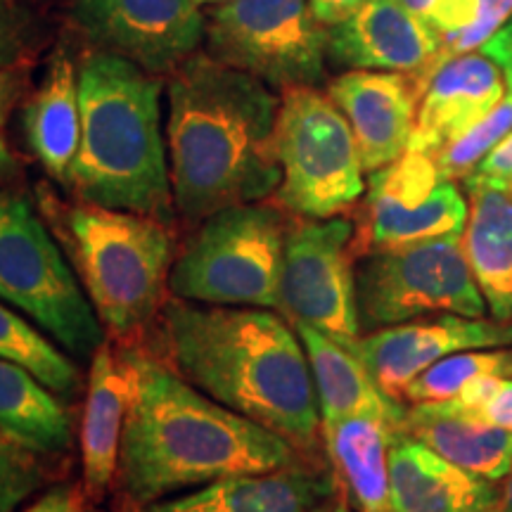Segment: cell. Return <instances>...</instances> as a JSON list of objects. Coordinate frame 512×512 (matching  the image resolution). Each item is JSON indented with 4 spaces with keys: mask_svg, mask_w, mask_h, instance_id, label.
Listing matches in <instances>:
<instances>
[{
    "mask_svg": "<svg viewBox=\"0 0 512 512\" xmlns=\"http://www.w3.org/2000/svg\"><path fill=\"white\" fill-rule=\"evenodd\" d=\"M0 427L41 456L69 451L74 418L34 373L0 356Z\"/></svg>",
    "mask_w": 512,
    "mask_h": 512,
    "instance_id": "26",
    "label": "cell"
},
{
    "mask_svg": "<svg viewBox=\"0 0 512 512\" xmlns=\"http://www.w3.org/2000/svg\"><path fill=\"white\" fill-rule=\"evenodd\" d=\"M131 382L124 361L107 344L91 356L86 411L81 422L83 486L95 501L102 498L119 472Z\"/></svg>",
    "mask_w": 512,
    "mask_h": 512,
    "instance_id": "21",
    "label": "cell"
},
{
    "mask_svg": "<svg viewBox=\"0 0 512 512\" xmlns=\"http://www.w3.org/2000/svg\"><path fill=\"white\" fill-rule=\"evenodd\" d=\"M337 494V475L292 463L271 472L216 479L192 494L143 505L140 512H323Z\"/></svg>",
    "mask_w": 512,
    "mask_h": 512,
    "instance_id": "17",
    "label": "cell"
},
{
    "mask_svg": "<svg viewBox=\"0 0 512 512\" xmlns=\"http://www.w3.org/2000/svg\"><path fill=\"white\" fill-rule=\"evenodd\" d=\"M465 181L496 185L512 195V131L486 155Z\"/></svg>",
    "mask_w": 512,
    "mask_h": 512,
    "instance_id": "35",
    "label": "cell"
},
{
    "mask_svg": "<svg viewBox=\"0 0 512 512\" xmlns=\"http://www.w3.org/2000/svg\"><path fill=\"white\" fill-rule=\"evenodd\" d=\"M399 427L387 420L347 418L323 427L332 467L356 512H392L389 491V441Z\"/></svg>",
    "mask_w": 512,
    "mask_h": 512,
    "instance_id": "25",
    "label": "cell"
},
{
    "mask_svg": "<svg viewBox=\"0 0 512 512\" xmlns=\"http://www.w3.org/2000/svg\"><path fill=\"white\" fill-rule=\"evenodd\" d=\"M166 100L171 190L183 219L204 221L278 190L280 98L271 86L209 53L190 55L171 72Z\"/></svg>",
    "mask_w": 512,
    "mask_h": 512,
    "instance_id": "1",
    "label": "cell"
},
{
    "mask_svg": "<svg viewBox=\"0 0 512 512\" xmlns=\"http://www.w3.org/2000/svg\"><path fill=\"white\" fill-rule=\"evenodd\" d=\"M64 226L83 290L102 325L128 335L155 316L174 256L164 221L79 204L64 211Z\"/></svg>",
    "mask_w": 512,
    "mask_h": 512,
    "instance_id": "5",
    "label": "cell"
},
{
    "mask_svg": "<svg viewBox=\"0 0 512 512\" xmlns=\"http://www.w3.org/2000/svg\"><path fill=\"white\" fill-rule=\"evenodd\" d=\"M209 55L271 88L316 86L325 79L328 27L309 0H226L209 12Z\"/></svg>",
    "mask_w": 512,
    "mask_h": 512,
    "instance_id": "10",
    "label": "cell"
},
{
    "mask_svg": "<svg viewBox=\"0 0 512 512\" xmlns=\"http://www.w3.org/2000/svg\"><path fill=\"white\" fill-rule=\"evenodd\" d=\"M41 458L0 427V512H17L41 489L48 477Z\"/></svg>",
    "mask_w": 512,
    "mask_h": 512,
    "instance_id": "30",
    "label": "cell"
},
{
    "mask_svg": "<svg viewBox=\"0 0 512 512\" xmlns=\"http://www.w3.org/2000/svg\"><path fill=\"white\" fill-rule=\"evenodd\" d=\"M280 207L302 219H332L366 195L363 164L347 117L316 86L285 88L278 126Z\"/></svg>",
    "mask_w": 512,
    "mask_h": 512,
    "instance_id": "8",
    "label": "cell"
},
{
    "mask_svg": "<svg viewBox=\"0 0 512 512\" xmlns=\"http://www.w3.org/2000/svg\"><path fill=\"white\" fill-rule=\"evenodd\" d=\"M0 299L69 354L88 358L105 344L98 313L46 223L27 197L3 188Z\"/></svg>",
    "mask_w": 512,
    "mask_h": 512,
    "instance_id": "7",
    "label": "cell"
},
{
    "mask_svg": "<svg viewBox=\"0 0 512 512\" xmlns=\"http://www.w3.org/2000/svg\"><path fill=\"white\" fill-rule=\"evenodd\" d=\"M389 491L392 512H501V486L448 463L401 427L389 441Z\"/></svg>",
    "mask_w": 512,
    "mask_h": 512,
    "instance_id": "19",
    "label": "cell"
},
{
    "mask_svg": "<svg viewBox=\"0 0 512 512\" xmlns=\"http://www.w3.org/2000/svg\"><path fill=\"white\" fill-rule=\"evenodd\" d=\"M512 17V0H479L477 15L467 27L441 38V50L434 67L448 57L479 50ZM434 72V69H432Z\"/></svg>",
    "mask_w": 512,
    "mask_h": 512,
    "instance_id": "33",
    "label": "cell"
},
{
    "mask_svg": "<svg viewBox=\"0 0 512 512\" xmlns=\"http://www.w3.org/2000/svg\"><path fill=\"white\" fill-rule=\"evenodd\" d=\"M24 512H91L88 510V491L79 484H60L46 491Z\"/></svg>",
    "mask_w": 512,
    "mask_h": 512,
    "instance_id": "36",
    "label": "cell"
},
{
    "mask_svg": "<svg viewBox=\"0 0 512 512\" xmlns=\"http://www.w3.org/2000/svg\"><path fill=\"white\" fill-rule=\"evenodd\" d=\"M294 328L309 356L313 387L318 396L320 430L358 415L380 418L389 425L401 427L406 408L377 387L354 349L344 347L309 325H294Z\"/></svg>",
    "mask_w": 512,
    "mask_h": 512,
    "instance_id": "20",
    "label": "cell"
},
{
    "mask_svg": "<svg viewBox=\"0 0 512 512\" xmlns=\"http://www.w3.org/2000/svg\"><path fill=\"white\" fill-rule=\"evenodd\" d=\"M356 309L361 330L453 313L484 318L486 302L467 264L463 235L363 254L356 264Z\"/></svg>",
    "mask_w": 512,
    "mask_h": 512,
    "instance_id": "9",
    "label": "cell"
},
{
    "mask_svg": "<svg viewBox=\"0 0 512 512\" xmlns=\"http://www.w3.org/2000/svg\"><path fill=\"white\" fill-rule=\"evenodd\" d=\"M24 136L48 176L67 183L81 140L79 67L72 53L60 46L50 57L41 86L24 107Z\"/></svg>",
    "mask_w": 512,
    "mask_h": 512,
    "instance_id": "23",
    "label": "cell"
},
{
    "mask_svg": "<svg viewBox=\"0 0 512 512\" xmlns=\"http://www.w3.org/2000/svg\"><path fill=\"white\" fill-rule=\"evenodd\" d=\"M24 86H27V69H24V64L0 69V126L8 121L12 107L22 98Z\"/></svg>",
    "mask_w": 512,
    "mask_h": 512,
    "instance_id": "38",
    "label": "cell"
},
{
    "mask_svg": "<svg viewBox=\"0 0 512 512\" xmlns=\"http://www.w3.org/2000/svg\"><path fill=\"white\" fill-rule=\"evenodd\" d=\"M328 95L354 131L363 171L373 174L408 150L422 98L413 74L349 69L330 81Z\"/></svg>",
    "mask_w": 512,
    "mask_h": 512,
    "instance_id": "16",
    "label": "cell"
},
{
    "mask_svg": "<svg viewBox=\"0 0 512 512\" xmlns=\"http://www.w3.org/2000/svg\"><path fill=\"white\" fill-rule=\"evenodd\" d=\"M354 235V223L342 216L292 223L280 275V311L290 323L316 328L344 347L361 337Z\"/></svg>",
    "mask_w": 512,
    "mask_h": 512,
    "instance_id": "11",
    "label": "cell"
},
{
    "mask_svg": "<svg viewBox=\"0 0 512 512\" xmlns=\"http://www.w3.org/2000/svg\"><path fill=\"white\" fill-rule=\"evenodd\" d=\"M465 221L467 202L458 185L441 176L432 155L406 150L370 174L354 252H384L463 233Z\"/></svg>",
    "mask_w": 512,
    "mask_h": 512,
    "instance_id": "12",
    "label": "cell"
},
{
    "mask_svg": "<svg viewBox=\"0 0 512 512\" xmlns=\"http://www.w3.org/2000/svg\"><path fill=\"white\" fill-rule=\"evenodd\" d=\"M121 361L131 401L119 479L138 508L223 477L297 463L290 441L230 411L152 356L126 351Z\"/></svg>",
    "mask_w": 512,
    "mask_h": 512,
    "instance_id": "2",
    "label": "cell"
},
{
    "mask_svg": "<svg viewBox=\"0 0 512 512\" xmlns=\"http://www.w3.org/2000/svg\"><path fill=\"white\" fill-rule=\"evenodd\" d=\"M200 3H226V0H200Z\"/></svg>",
    "mask_w": 512,
    "mask_h": 512,
    "instance_id": "43",
    "label": "cell"
},
{
    "mask_svg": "<svg viewBox=\"0 0 512 512\" xmlns=\"http://www.w3.org/2000/svg\"><path fill=\"white\" fill-rule=\"evenodd\" d=\"M69 22L88 48L126 57L147 74H171L200 48V0H72Z\"/></svg>",
    "mask_w": 512,
    "mask_h": 512,
    "instance_id": "13",
    "label": "cell"
},
{
    "mask_svg": "<svg viewBox=\"0 0 512 512\" xmlns=\"http://www.w3.org/2000/svg\"><path fill=\"white\" fill-rule=\"evenodd\" d=\"M287 221L273 204H235L202 221L171 264L176 299L280 311Z\"/></svg>",
    "mask_w": 512,
    "mask_h": 512,
    "instance_id": "6",
    "label": "cell"
},
{
    "mask_svg": "<svg viewBox=\"0 0 512 512\" xmlns=\"http://www.w3.org/2000/svg\"><path fill=\"white\" fill-rule=\"evenodd\" d=\"M503 98L505 79L494 60L479 50L448 57L427 81L408 150L432 155L494 112Z\"/></svg>",
    "mask_w": 512,
    "mask_h": 512,
    "instance_id": "18",
    "label": "cell"
},
{
    "mask_svg": "<svg viewBox=\"0 0 512 512\" xmlns=\"http://www.w3.org/2000/svg\"><path fill=\"white\" fill-rule=\"evenodd\" d=\"M401 3L444 38L475 19L479 0H401Z\"/></svg>",
    "mask_w": 512,
    "mask_h": 512,
    "instance_id": "34",
    "label": "cell"
},
{
    "mask_svg": "<svg viewBox=\"0 0 512 512\" xmlns=\"http://www.w3.org/2000/svg\"><path fill=\"white\" fill-rule=\"evenodd\" d=\"M512 131V93L503 98L494 112L486 114L482 121L467 128L458 138L448 140L437 152H432L441 176L446 181H465L479 162Z\"/></svg>",
    "mask_w": 512,
    "mask_h": 512,
    "instance_id": "29",
    "label": "cell"
},
{
    "mask_svg": "<svg viewBox=\"0 0 512 512\" xmlns=\"http://www.w3.org/2000/svg\"><path fill=\"white\" fill-rule=\"evenodd\" d=\"M401 430L430 446L448 463L501 482L512 470V432L446 411L439 403H413Z\"/></svg>",
    "mask_w": 512,
    "mask_h": 512,
    "instance_id": "24",
    "label": "cell"
},
{
    "mask_svg": "<svg viewBox=\"0 0 512 512\" xmlns=\"http://www.w3.org/2000/svg\"><path fill=\"white\" fill-rule=\"evenodd\" d=\"M512 377V347L458 351L434 363L408 384L403 401L441 403L482 377Z\"/></svg>",
    "mask_w": 512,
    "mask_h": 512,
    "instance_id": "28",
    "label": "cell"
},
{
    "mask_svg": "<svg viewBox=\"0 0 512 512\" xmlns=\"http://www.w3.org/2000/svg\"><path fill=\"white\" fill-rule=\"evenodd\" d=\"M501 512H512V470L501 486Z\"/></svg>",
    "mask_w": 512,
    "mask_h": 512,
    "instance_id": "41",
    "label": "cell"
},
{
    "mask_svg": "<svg viewBox=\"0 0 512 512\" xmlns=\"http://www.w3.org/2000/svg\"><path fill=\"white\" fill-rule=\"evenodd\" d=\"M81 140L67 188L83 204L174 219L162 81L126 57L88 48L79 62Z\"/></svg>",
    "mask_w": 512,
    "mask_h": 512,
    "instance_id": "4",
    "label": "cell"
},
{
    "mask_svg": "<svg viewBox=\"0 0 512 512\" xmlns=\"http://www.w3.org/2000/svg\"><path fill=\"white\" fill-rule=\"evenodd\" d=\"M479 53H484L489 60L496 62V67L503 72V79L512 93V17L479 48Z\"/></svg>",
    "mask_w": 512,
    "mask_h": 512,
    "instance_id": "37",
    "label": "cell"
},
{
    "mask_svg": "<svg viewBox=\"0 0 512 512\" xmlns=\"http://www.w3.org/2000/svg\"><path fill=\"white\" fill-rule=\"evenodd\" d=\"M439 406L470 420L484 422V425L512 432V377H482L467 384L453 399L441 401Z\"/></svg>",
    "mask_w": 512,
    "mask_h": 512,
    "instance_id": "31",
    "label": "cell"
},
{
    "mask_svg": "<svg viewBox=\"0 0 512 512\" xmlns=\"http://www.w3.org/2000/svg\"><path fill=\"white\" fill-rule=\"evenodd\" d=\"M323 512H351V508L347 503H342V501H335L330 505V508H325Z\"/></svg>",
    "mask_w": 512,
    "mask_h": 512,
    "instance_id": "42",
    "label": "cell"
},
{
    "mask_svg": "<svg viewBox=\"0 0 512 512\" xmlns=\"http://www.w3.org/2000/svg\"><path fill=\"white\" fill-rule=\"evenodd\" d=\"M463 185L470 195L463 235L467 264L491 316L512 323V195L489 183Z\"/></svg>",
    "mask_w": 512,
    "mask_h": 512,
    "instance_id": "22",
    "label": "cell"
},
{
    "mask_svg": "<svg viewBox=\"0 0 512 512\" xmlns=\"http://www.w3.org/2000/svg\"><path fill=\"white\" fill-rule=\"evenodd\" d=\"M512 344V323L465 318L444 313L389 325L354 342V354L389 399L403 403L408 384L441 358L470 349H496Z\"/></svg>",
    "mask_w": 512,
    "mask_h": 512,
    "instance_id": "14",
    "label": "cell"
},
{
    "mask_svg": "<svg viewBox=\"0 0 512 512\" xmlns=\"http://www.w3.org/2000/svg\"><path fill=\"white\" fill-rule=\"evenodd\" d=\"M294 325L252 306L169 302L164 332L171 361L190 384L290 441L318 444L320 411L309 356Z\"/></svg>",
    "mask_w": 512,
    "mask_h": 512,
    "instance_id": "3",
    "label": "cell"
},
{
    "mask_svg": "<svg viewBox=\"0 0 512 512\" xmlns=\"http://www.w3.org/2000/svg\"><path fill=\"white\" fill-rule=\"evenodd\" d=\"M43 19L24 0H0V69L19 67L43 43Z\"/></svg>",
    "mask_w": 512,
    "mask_h": 512,
    "instance_id": "32",
    "label": "cell"
},
{
    "mask_svg": "<svg viewBox=\"0 0 512 512\" xmlns=\"http://www.w3.org/2000/svg\"><path fill=\"white\" fill-rule=\"evenodd\" d=\"M439 50L441 36L401 0H366L328 29V57L339 67L413 74L422 93Z\"/></svg>",
    "mask_w": 512,
    "mask_h": 512,
    "instance_id": "15",
    "label": "cell"
},
{
    "mask_svg": "<svg viewBox=\"0 0 512 512\" xmlns=\"http://www.w3.org/2000/svg\"><path fill=\"white\" fill-rule=\"evenodd\" d=\"M363 3L366 0H309L313 17L328 29L342 24L344 19H349Z\"/></svg>",
    "mask_w": 512,
    "mask_h": 512,
    "instance_id": "39",
    "label": "cell"
},
{
    "mask_svg": "<svg viewBox=\"0 0 512 512\" xmlns=\"http://www.w3.org/2000/svg\"><path fill=\"white\" fill-rule=\"evenodd\" d=\"M0 356L34 373L60 399H72L81 387V375L64 351L29 318L0 299Z\"/></svg>",
    "mask_w": 512,
    "mask_h": 512,
    "instance_id": "27",
    "label": "cell"
},
{
    "mask_svg": "<svg viewBox=\"0 0 512 512\" xmlns=\"http://www.w3.org/2000/svg\"><path fill=\"white\" fill-rule=\"evenodd\" d=\"M17 171H19L17 157L12 155V150L8 147V143H5V138L0 136V183L15 178Z\"/></svg>",
    "mask_w": 512,
    "mask_h": 512,
    "instance_id": "40",
    "label": "cell"
}]
</instances>
